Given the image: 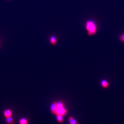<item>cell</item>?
Wrapping results in <instances>:
<instances>
[{
    "label": "cell",
    "mask_w": 124,
    "mask_h": 124,
    "mask_svg": "<svg viewBox=\"0 0 124 124\" xmlns=\"http://www.w3.org/2000/svg\"><path fill=\"white\" fill-rule=\"evenodd\" d=\"M68 113V110L64 107L61 108H57L56 115H61L64 116L66 115Z\"/></svg>",
    "instance_id": "cell-2"
},
{
    "label": "cell",
    "mask_w": 124,
    "mask_h": 124,
    "mask_svg": "<svg viewBox=\"0 0 124 124\" xmlns=\"http://www.w3.org/2000/svg\"><path fill=\"white\" fill-rule=\"evenodd\" d=\"M118 38H119V40H120L121 42L124 43V33L120 34Z\"/></svg>",
    "instance_id": "cell-11"
},
{
    "label": "cell",
    "mask_w": 124,
    "mask_h": 124,
    "mask_svg": "<svg viewBox=\"0 0 124 124\" xmlns=\"http://www.w3.org/2000/svg\"><path fill=\"white\" fill-rule=\"evenodd\" d=\"M68 120L70 124H78V122L76 120L74 117L72 116H70L69 117Z\"/></svg>",
    "instance_id": "cell-8"
},
{
    "label": "cell",
    "mask_w": 124,
    "mask_h": 124,
    "mask_svg": "<svg viewBox=\"0 0 124 124\" xmlns=\"http://www.w3.org/2000/svg\"><path fill=\"white\" fill-rule=\"evenodd\" d=\"M58 39L56 36L52 35L49 37V42L53 46H56L58 44Z\"/></svg>",
    "instance_id": "cell-3"
},
{
    "label": "cell",
    "mask_w": 124,
    "mask_h": 124,
    "mask_svg": "<svg viewBox=\"0 0 124 124\" xmlns=\"http://www.w3.org/2000/svg\"><path fill=\"white\" fill-rule=\"evenodd\" d=\"M3 115L6 118L12 117L13 116V112L10 109H6L3 112Z\"/></svg>",
    "instance_id": "cell-5"
},
{
    "label": "cell",
    "mask_w": 124,
    "mask_h": 124,
    "mask_svg": "<svg viewBox=\"0 0 124 124\" xmlns=\"http://www.w3.org/2000/svg\"><path fill=\"white\" fill-rule=\"evenodd\" d=\"M0 45H1V43H0Z\"/></svg>",
    "instance_id": "cell-13"
},
{
    "label": "cell",
    "mask_w": 124,
    "mask_h": 124,
    "mask_svg": "<svg viewBox=\"0 0 124 124\" xmlns=\"http://www.w3.org/2000/svg\"><path fill=\"white\" fill-rule=\"evenodd\" d=\"M6 122L7 124H14L15 123L14 120L12 116L7 118L6 119Z\"/></svg>",
    "instance_id": "cell-7"
},
{
    "label": "cell",
    "mask_w": 124,
    "mask_h": 124,
    "mask_svg": "<svg viewBox=\"0 0 124 124\" xmlns=\"http://www.w3.org/2000/svg\"><path fill=\"white\" fill-rule=\"evenodd\" d=\"M56 118H57V120H58V121L60 123H62L63 122V116L61 115H56Z\"/></svg>",
    "instance_id": "cell-10"
},
{
    "label": "cell",
    "mask_w": 124,
    "mask_h": 124,
    "mask_svg": "<svg viewBox=\"0 0 124 124\" xmlns=\"http://www.w3.org/2000/svg\"><path fill=\"white\" fill-rule=\"evenodd\" d=\"M57 108V102H53V103L51 104V107H50L51 112L53 115H56Z\"/></svg>",
    "instance_id": "cell-4"
},
{
    "label": "cell",
    "mask_w": 124,
    "mask_h": 124,
    "mask_svg": "<svg viewBox=\"0 0 124 124\" xmlns=\"http://www.w3.org/2000/svg\"><path fill=\"white\" fill-rule=\"evenodd\" d=\"M18 123L19 124H28L29 121L28 119L25 118H22L19 120Z\"/></svg>",
    "instance_id": "cell-9"
},
{
    "label": "cell",
    "mask_w": 124,
    "mask_h": 124,
    "mask_svg": "<svg viewBox=\"0 0 124 124\" xmlns=\"http://www.w3.org/2000/svg\"><path fill=\"white\" fill-rule=\"evenodd\" d=\"M101 84L102 87L104 88H107L109 86L108 82L106 80H102V81L101 82Z\"/></svg>",
    "instance_id": "cell-6"
},
{
    "label": "cell",
    "mask_w": 124,
    "mask_h": 124,
    "mask_svg": "<svg viewBox=\"0 0 124 124\" xmlns=\"http://www.w3.org/2000/svg\"><path fill=\"white\" fill-rule=\"evenodd\" d=\"M64 103L63 102H62V101H60L59 102H57V108H61V107H64Z\"/></svg>",
    "instance_id": "cell-12"
},
{
    "label": "cell",
    "mask_w": 124,
    "mask_h": 124,
    "mask_svg": "<svg viewBox=\"0 0 124 124\" xmlns=\"http://www.w3.org/2000/svg\"><path fill=\"white\" fill-rule=\"evenodd\" d=\"M85 28L87 31V35L89 36L96 35L98 32V24L93 19H91L86 20L85 24Z\"/></svg>",
    "instance_id": "cell-1"
}]
</instances>
